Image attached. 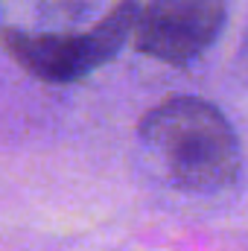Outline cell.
<instances>
[{
    "mask_svg": "<svg viewBox=\"0 0 248 251\" xmlns=\"http://www.w3.org/2000/svg\"><path fill=\"white\" fill-rule=\"evenodd\" d=\"M225 24V0H146L134 26V47L164 64L201 56Z\"/></svg>",
    "mask_w": 248,
    "mask_h": 251,
    "instance_id": "obj_3",
    "label": "cell"
},
{
    "mask_svg": "<svg viewBox=\"0 0 248 251\" xmlns=\"http://www.w3.org/2000/svg\"><path fill=\"white\" fill-rule=\"evenodd\" d=\"M140 140L167 181L187 193H219L240 176V143L225 114L201 97H173L140 120Z\"/></svg>",
    "mask_w": 248,
    "mask_h": 251,
    "instance_id": "obj_1",
    "label": "cell"
},
{
    "mask_svg": "<svg viewBox=\"0 0 248 251\" xmlns=\"http://www.w3.org/2000/svg\"><path fill=\"white\" fill-rule=\"evenodd\" d=\"M140 18V3L120 0L111 12L85 35L73 32H21L6 29V50L26 73L41 82H76L94 67L105 64L128 38H134V26Z\"/></svg>",
    "mask_w": 248,
    "mask_h": 251,
    "instance_id": "obj_2",
    "label": "cell"
}]
</instances>
